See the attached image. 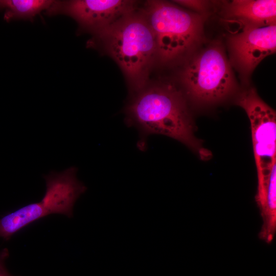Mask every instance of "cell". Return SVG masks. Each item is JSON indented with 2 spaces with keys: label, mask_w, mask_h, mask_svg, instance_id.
I'll list each match as a JSON object with an SVG mask.
<instances>
[{
  "label": "cell",
  "mask_w": 276,
  "mask_h": 276,
  "mask_svg": "<svg viewBox=\"0 0 276 276\" xmlns=\"http://www.w3.org/2000/svg\"><path fill=\"white\" fill-rule=\"evenodd\" d=\"M9 255L7 248H4L0 251V276H13L8 271L5 264V261Z\"/></svg>",
  "instance_id": "4fadbf2b"
},
{
  "label": "cell",
  "mask_w": 276,
  "mask_h": 276,
  "mask_svg": "<svg viewBox=\"0 0 276 276\" xmlns=\"http://www.w3.org/2000/svg\"><path fill=\"white\" fill-rule=\"evenodd\" d=\"M127 123L136 127L143 139L162 134L199 153L201 143L194 135V122L182 93L168 84H156L137 93L126 110Z\"/></svg>",
  "instance_id": "6da1fadb"
},
{
  "label": "cell",
  "mask_w": 276,
  "mask_h": 276,
  "mask_svg": "<svg viewBox=\"0 0 276 276\" xmlns=\"http://www.w3.org/2000/svg\"><path fill=\"white\" fill-rule=\"evenodd\" d=\"M49 215L41 203H31L0 218V238L7 241L30 223Z\"/></svg>",
  "instance_id": "30bf717a"
},
{
  "label": "cell",
  "mask_w": 276,
  "mask_h": 276,
  "mask_svg": "<svg viewBox=\"0 0 276 276\" xmlns=\"http://www.w3.org/2000/svg\"><path fill=\"white\" fill-rule=\"evenodd\" d=\"M135 4L127 0L53 1L46 14L68 15L78 22L81 30L95 36L136 10Z\"/></svg>",
  "instance_id": "8992f818"
},
{
  "label": "cell",
  "mask_w": 276,
  "mask_h": 276,
  "mask_svg": "<svg viewBox=\"0 0 276 276\" xmlns=\"http://www.w3.org/2000/svg\"><path fill=\"white\" fill-rule=\"evenodd\" d=\"M155 37L157 60L167 63L188 54L201 41L205 14L163 1H148L140 10Z\"/></svg>",
  "instance_id": "3957f363"
},
{
  "label": "cell",
  "mask_w": 276,
  "mask_h": 276,
  "mask_svg": "<svg viewBox=\"0 0 276 276\" xmlns=\"http://www.w3.org/2000/svg\"><path fill=\"white\" fill-rule=\"evenodd\" d=\"M179 6L187 8L192 12L199 14H206L210 8V2L201 0H178L172 1Z\"/></svg>",
  "instance_id": "7c38bea8"
},
{
  "label": "cell",
  "mask_w": 276,
  "mask_h": 276,
  "mask_svg": "<svg viewBox=\"0 0 276 276\" xmlns=\"http://www.w3.org/2000/svg\"><path fill=\"white\" fill-rule=\"evenodd\" d=\"M94 38L121 68L132 90L138 93L145 88L157 60V49L153 33L140 11L125 16Z\"/></svg>",
  "instance_id": "7a4b0ae2"
},
{
  "label": "cell",
  "mask_w": 276,
  "mask_h": 276,
  "mask_svg": "<svg viewBox=\"0 0 276 276\" xmlns=\"http://www.w3.org/2000/svg\"><path fill=\"white\" fill-rule=\"evenodd\" d=\"M231 65L244 82L259 63L276 50V25L244 28L228 39Z\"/></svg>",
  "instance_id": "52a82bcc"
},
{
  "label": "cell",
  "mask_w": 276,
  "mask_h": 276,
  "mask_svg": "<svg viewBox=\"0 0 276 276\" xmlns=\"http://www.w3.org/2000/svg\"><path fill=\"white\" fill-rule=\"evenodd\" d=\"M221 15L225 21L240 24L242 29L275 25L276 1L225 2L222 5Z\"/></svg>",
  "instance_id": "9c48e42d"
},
{
  "label": "cell",
  "mask_w": 276,
  "mask_h": 276,
  "mask_svg": "<svg viewBox=\"0 0 276 276\" xmlns=\"http://www.w3.org/2000/svg\"><path fill=\"white\" fill-rule=\"evenodd\" d=\"M237 104L245 110L250 121L259 181L269 174L276 164V113L252 88L240 94Z\"/></svg>",
  "instance_id": "5b68a950"
},
{
  "label": "cell",
  "mask_w": 276,
  "mask_h": 276,
  "mask_svg": "<svg viewBox=\"0 0 276 276\" xmlns=\"http://www.w3.org/2000/svg\"><path fill=\"white\" fill-rule=\"evenodd\" d=\"M180 77L188 97L200 105L220 102L232 95L237 87L229 61L217 43L192 57Z\"/></svg>",
  "instance_id": "277c9868"
},
{
  "label": "cell",
  "mask_w": 276,
  "mask_h": 276,
  "mask_svg": "<svg viewBox=\"0 0 276 276\" xmlns=\"http://www.w3.org/2000/svg\"><path fill=\"white\" fill-rule=\"evenodd\" d=\"M53 1L0 0V9L5 10L4 18L7 21L16 19L32 21L41 11L47 10Z\"/></svg>",
  "instance_id": "8fae6325"
},
{
  "label": "cell",
  "mask_w": 276,
  "mask_h": 276,
  "mask_svg": "<svg viewBox=\"0 0 276 276\" xmlns=\"http://www.w3.org/2000/svg\"><path fill=\"white\" fill-rule=\"evenodd\" d=\"M77 168L71 167L60 172H50L43 176L46 191L40 202L48 215L73 216L74 205L86 187L76 176Z\"/></svg>",
  "instance_id": "ba28073f"
}]
</instances>
